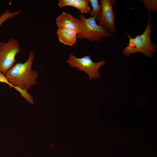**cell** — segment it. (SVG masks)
<instances>
[{
    "label": "cell",
    "mask_w": 157,
    "mask_h": 157,
    "mask_svg": "<svg viewBox=\"0 0 157 157\" xmlns=\"http://www.w3.org/2000/svg\"><path fill=\"white\" fill-rule=\"evenodd\" d=\"M35 57L33 52L29 53L27 60L24 63L20 62L15 64L5 75L10 83L21 94L27 101L33 104L34 101L28 91L37 83V72L32 69Z\"/></svg>",
    "instance_id": "6da1fadb"
},
{
    "label": "cell",
    "mask_w": 157,
    "mask_h": 157,
    "mask_svg": "<svg viewBox=\"0 0 157 157\" xmlns=\"http://www.w3.org/2000/svg\"><path fill=\"white\" fill-rule=\"evenodd\" d=\"M150 18L149 17L148 24L141 35L132 38L129 33H126L129 40L128 45L124 49L123 53L125 56L137 52H141L149 57L153 56V53L156 50V45L155 43H152L151 40L152 26L150 24Z\"/></svg>",
    "instance_id": "7a4b0ae2"
},
{
    "label": "cell",
    "mask_w": 157,
    "mask_h": 157,
    "mask_svg": "<svg viewBox=\"0 0 157 157\" xmlns=\"http://www.w3.org/2000/svg\"><path fill=\"white\" fill-rule=\"evenodd\" d=\"M96 18L92 17L87 18L83 14L80 15L77 39H87L92 42L99 41L101 38L111 35V32L108 29L96 23Z\"/></svg>",
    "instance_id": "3957f363"
},
{
    "label": "cell",
    "mask_w": 157,
    "mask_h": 157,
    "mask_svg": "<svg viewBox=\"0 0 157 157\" xmlns=\"http://www.w3.org/2000/svg\"><path fill=\"white\" fill-rule=\"evenodd\" d=\"M20 51L18 41L12 38L8 42H0V71L5 74L15 64V56Z\"/></svg>",
    "instance_id": "277c9868"
},
{
    "label": "cell",
    "mask_w": 157,
    "mask_h": 157,
    "mask_svg": "<svg viewBox=\"0 0 157 157\" xmlns=\"http://www.w3.org/2000/svg\"><path fill=\"white\" fill-rule=\"evenodd\" d=\"M67 63L70 65V67H76L78 70L86 73L92 81V78L100 77L98 70L101 67L105 65V60L95 63L90 58V55L79 58L70 53Z\"/></svg>",
    "instance_id": "5b68a950"
},
{
    "label": "cell",
    "mask_w": 157,
    "mask_h": 157,
    "mask_svg": "<svg viewBox=\"0 0 157 157\" xmlns=\"http://www.w3.org/2000/svg\"><path fill=\"white\" fill-rule=\"evenodd\" d=\"M102 7L100 14L97 17L99 25L106 28L111 32L115 33V15L113 8L116 2L115 0H100Z\"/></svg>",
    "instance_id": "8992f818"
},
{
    "label": "cell",
    "mask_w": 157,
    "mask_h": 157,
    "mask_svg": "<svg viewBox=\"0 0 157 157\" xmlns=\"http://www.w3.org/2000/svg\"><path fill=\"white\" fill-rule=\"evenodd\" d=\"M56 23L58 28H62L74 30L78 33L79 21L67 12H63L56 18Z\"/></svg>",
    "instance_id": "52a82bcc"
},
{
    "label": "cell",
    "mask_w": 157,
    "mask_h": 157,
    "mask_svg": "<svg viewBox=\"0 0 157 157\" xmlns=\"http://www.w3.org/2000/svg\"><path fill=\"white\" fill-rule=\"evenodd\" d=\"M59 41L65 45L72 46L76 42L77 32L66 28H59L57 30Z\"/></svg>",
    "instance_id": "ba28073f"
},
{
    "label": "cell",
    "mask_w": 157,
    "mask_h": 157,
    "mask_svg": "<svg viewBox=\"0 0 157 157\" xmlns=\"http://www.w3.org/2000/svg\"><path fill=\"white\" fill-rule=\"evenodd\" d=\"M89 0H74L72 6L78 9L82 13H89L91 8Z\"/></svg>",
    "instance_id": "9c48e42d"
},
{
    "label": "cell",
    "mask_w": 157,
    "mask_h": 157,
    "mask_svg": "<svg viewBox=\"0 0 157 157\" xmlns=\"http://www.w3.org/2000/svg\"><path fill=\"white\" fill-rule=\"evenodd\" d=\"M21 12V10H19L15 12H12L8 9H6L0 15V27L6 21L18 16Z\"/></svg>",
    "instance_id": "30bf717a"
},
{
    "label": "cell",
    "mask_w": 157,
    "mask_h": 157,
    "mask_svg": "<svg viewBox=\"0 0 157 157\" xmlns=\"http://www.w3.org/2000/svg\"><path fill=\"white\" fill-rule=\"evenodd\" d=\"M92 7V10L89 13L92 17H97L100 14L102 10L101 4H99L98 0H89Z\"/></svg>",
    "instance_id": "8fae6325"
},
{
    "label": "cell",
    "mask_w": 157,
    "mask_h": 157,
    "mask_svg": "<svg viewBox=\"0 0 157 157\" xmlns=\"http://www.w3.org/2000/svg\"><path fill=\"white\" fill-rule=\"evenodd\" d=\"M144 8L148 9L149 14L151 11L157 10V1L156 0H142Z\"/></svg>",
    "instance_id": "7c38bea8"
},
{
    "label": "cell",
    "mask_w": 157,
    "mask_h": 157,
    "mask_svg": "<svg viewBox=\"0 0 157 157\" xmlns=\"http://www.w3.org/2000/svg\"><path fill=\"white\" fill-rule=\"evenodd\" d=\"M74 0H58V6L60 8L65 6H72Z\"/></svg>",
    "instance_id": "4fadbf2b"
},
{
    "label": "cell",
    "mask_w": 157,
    "mask_h": 157,
    "mask_svg": "<svg viewBox=\"0 0 157 157\" xmlns=\"http://www.w3.org/2000/svg\"><path fill=\"white\" fill-rule=\"evenodd\" d=\"M0 82L4 83L7 84L10 88H13V86L9 82L6 78L5 74L2 73L0 71Z\"/></svg>",
    "instance_id": "5bb4252c"
}]
</instances>
